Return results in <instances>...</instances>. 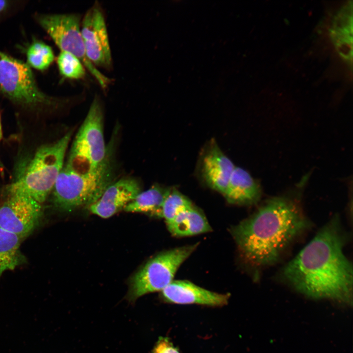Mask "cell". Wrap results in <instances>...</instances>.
Masks as SVG:
<instances>
[{
  "instance_id": "1",
  "label": "cell",
  "mask_w": 353,
  "mask_h": 353,
  "mask_svg": "<svg viewBox=\"0 0 353 353\" xmlns=\"http://www.w3.org/2000/svg\"><path fill=\"white\" fill-rule=\"evenodd\" d=\"M344 243L339 221L334 218L285 265L283 278L309 297L351 302L353 267L344 252Z\"/></svg>"
},
{
  "instance_id": "2",
  "label": "cell",
  "mask_w": 353,
  "mask_h": 353,
  "mask_svg": "<svg viewBox=\"0 0 353 353\" xmlns=\"http://www.w3.org/2000/svg\"><path fill=\"white\" fill-rule=\"evenodd\" d=\"M309 224L297 202L279 197L267 201L231 232L243 258L255 267H266L277 262Z\"/></svg>"
},
{
  "instance_id": "3",
  "label": "cell",
  "mask_w": 353,
  "mask_h": 353,
  "mask_svg": "<svg viewBox=\"0 0 353 353\" xmlns=\"http://www.w3.org/2000/svg\"><path fill=\"white\" fill-rule=\"evenodd\" d=\"M113 178L110 157L100 168L89 173L75 172L64 164L52 190V204L64 212L89 207L100 198Z\"/></svg>"
},
{
  "instance_id": "4",
  "label": "cell",
  "mask_w": 353,
  "mask_h": 353,
  "mask_svg": "<svg viewBox=\"0 0 353 353\" xmlns=\"http://www.w3.org/2000/svg\"><path fill=\"white\" fill-rule=\"evenodd\" d=\"M72 134L70 130L57 141L41 146L23 174L6 189L25 193L42 204L52 191L64 165Z\"/></svg>"
},
{
  "instance_id": "5",
  "label": "cell",
  "mask_w": 353,
  "mask_h": 353,
  "mask_svg": "<svg viewBox=\"0 0 353 353\" xmlns=\"http://www.w3.org/2000/svg\"><path fill=\"white\" fill-rule=\"evenodd\" d=\"M0 92L16 105L34 111L54 109L66 102L43 92L27 63L1 50Z\"/></svg>"
},
{
  "instance_id": "6",
  "label": "cell",
  "mask_w": 353,
  "mask_h": 353,
  "mask_svg": "<svg viewBox=\"0 0 353 353\" xmlns=\"http://www.w3.org/2000/svg\"><path fill=\"white\" fill-rule=\"evenodd\" d=\"M66 164L82 172L99 169L109 158L103 135V113L95 97L72 144Z\"/></svg>"
},
{
  "instance_id": "7",
  "label": "cell",
  "mask_w": 353,
  "mask_h": 353,
  "mask_svg": "<svg viewBox=\"0 0 353 353\" xmlns=\"http://www.w3.org/2000/svg\"><path fill=\"white\" fill-rule=\"evenodd\" d=\"M35 19L59 48L77 58L105 89L110 83L109 78L102 74L87 57L81 33L80 16L71 14H38Z\"/></svg>"
},
{
  "instance_id": "8",
  "label": "cell",
  "mask_w": 353,
  "mask_h": 353,
  "mask_svg": "<svg viewBox=\"0 0 353 353\" xmlns=\"http://www.w3.org/2000/svg\"><path fill=\"white\" fill-rule=\"evenodd\" d=\"M198 245L197 243L172 249L148 261L132 279L129 299L134 300L145 294L162 291L173 280L178 268Z\"/></svg>"
},
{
  "instance_id": "9",
  "label": "cell",
  "mask_w": 353,
  "mask_h": 353,
  "mask_svg": "<svg viewBox=\"0 0 353 353\" xmlns=\"http://www.w3.org/2000/svg\"><path fill=\"white\" fill-rule=\"evenodd\" d=\"M4 192L0 199V228L22 239L39 225L42 205L25 193L6 188Z\"/></svg>"
},
{
  "instance_id": "10",
  "label": "cell",
  "mask_w": 353,
  "mask_h": 353,
  "mask_svg": "<svg viewBox=\"0 0 353 353\" xmlns=\"http://www.w3.org/2000/svg\"><path fill=\"white\" fill-rule=\"evenodd\" d=\"M81 33L88 59L95 66L110 68V47L104 15L99 4H94L86 12Z\"/></svg>"
},
{
  "instance_id": "11",
  "label": "cell",
  "mask_w": 353,
  "mask_h": 353,
  "mask_svg": "<svg viewBox=\"0 0 353 353\" xmlns=\"http://www.w3.org/2000/svg\"><path fill=\"white\" fill-rule=\"evenodd\" d=\"M139 182L131 177H125L113 181L100 198L88 207L91 213L108 218L121 210L141 192Z\"/></svg>"
},
{
  "instance_id": "12",
  "label": "cell",
  "mask_w": 353,
  "mask_h": 353,
  "mask_svg": "<svg viewBox=\"0 0 353 353\" xmlns=\"http://www.w3.org/2000/svg\"><path fill=\"white\" fill-rule=\"evenodd\" d=\"M161 296L170 303L219 307L227 304L230 295L208 290L189 281L176 280L161 291Z\"/></svg>"
},
{
  "instance_id": "13",
  "label": "cell",
  "mask_w": 353,
  "mask_h": 353,
  "mask_svg": "<svg viewBox=\"0 0 353 353\" xmlns=\"http://www.w3.org/2000/svg\"><path fill=\"white\" fill-rule=\"evenodd\" d=\"M235 167L216 142L210 141L202 160V176L208 186L224 195Z\"/></svg>"
},
{
  "instance_id": "14",
  "label": "cell",
  "mask_w": 353,
  "mask_h": 353,
  "mask_svg": "<svg viewBox=\"0 0 353 353\" xmlns=\"http://www.w3.org/2000/svg\"><path fill=\"white\" fill-rule=\"evenodd\" d=\"M259 185L244 169L235 167L229 180L224 196L228 202L240 205H250L260 199Z\"/></svg>"
},
{
  "instance_id": "15",
  "label": "cell",
  "mask_w": 353,
  "mask_h": 353,
  "mask_svg": "<svg viewBox=\"0 0 353 353\" xmlns=\"http://www.w3.org/2000/svg\"><path fill=\"white\" fill-rule=\"evenodd\" d=\"M167 226L172 235L176 237L192 236L211 230L203 213L193 205L179 213Z\"/></svg>"
},
{
  "instance_id": "16",
  "label": "cell",
  "mask_w": 353,
  "mask_h": 353,
  "mask_svg": "<svg viewBox=\"0 0 353 353\" xmlns=\"http://www.w3.org/2000/svg\"><path fill=\"white\" fill-rule=\"evenodd\" d=\"M169 188L158 184L141 191L125 207L128 212L150 213L160 217L161 207Z\"/></svg>"
},
{
  "instance_id": "17",
  "label": "cell",
  "mask_w": 353,
  "mask_h": 353,
  "mask_svg": "<svg viewBox=\"0 0 353 353\" xmlns=\"http://www.w3.org/2000/svg\"><path fill=\"white\" fill-rule=\"evenodd\" d=\"M21 239L0 228V277L6 270H14L26 262L20 251Z\"/></svg>"
},
{
  "instance_id": "18",
  "label": "cell",
  "mask_w": 353,
  "mask_h": 353,
  "mask_svg": "<svg viewBox=\"0 0 353 353\" xmlns=\"http://www.w3.org/2000/svg\"><path fill=\"white\" fill-rule=\"evenodd\" d=\"M192 205L191 202L178 190L169 188L161 207L160 217L168 225L179 213Z\"/></svg>"
},
{
  "instance_id": "19",
  "label": "cell",
  "mask_w": 353,
  "mask_h": 353,
  "mask_svg": "<svg viewBox=\"0 0 353 353\" xmlns=\"http://www.w3.org/2000/svg\"><path fill=\"white\" fill-rule=\"evenodd\" d=\"M27 64L37 70L48 69L54 59L51 48L43 42L34 41L26 50Z\"/></svg>"
},
{
  "instance_id": "20",
  "label": "cell",
  "mask_w": 353,
  "mask_h": 353,
  "mask_svg": "<svg viewBox=\"0 0 353 353\" xmlns=\"http://www.w3.org/2000/svg\"><path fill=\"white\" fill-rule=\"evenodd\" d=\"M60 74L70 79H81L85 76V70L80 60L73 54L61 51L56 60Z\"/></svg>"
},
{
  "instance_id": "21",
  "label": "cell",
  "mask_w": 353,
  "mask_h": 353,
  "mask_svg": "<svg viewBox=\"0 0 353 353\" xmlns=\"http://www.w3.org/2000/svg\"><path fill=\"white\" fill-rule=\"evenodd\" d=\"M152 353H180L178 349L167 337H161L155 346Z\"/></svg>"
},
{
  "instance_id": "22",
  "label": "cell",
  "mask_w": 353,
  "mask_h": 353,
  "mask_svg": "<svg viewBox=\"0 0 353 353\" xmlns=\"http://www.w3.org/2000/svg\"><path fill=\"white\" fill-rule=\"evenodd\" d=\"M12 1L5 0H0V15H3L11 8L14 4Z\"/></svg>"
},
{
  "instance_id": "23",
  "label": "cell",
  "mask_w": 353,
  "mask_h": 353,
  "mask_svg": "<svg viewBox=\"0 0 353 353\" xmlns=\"http://www.w3.org/2000/svg\"><path fill=\"white\" fill-rule=\"evenodd\" d=\"M2 138V130L1 118H0V141L1 140Z\"/></svg>"
}]
</instances>
